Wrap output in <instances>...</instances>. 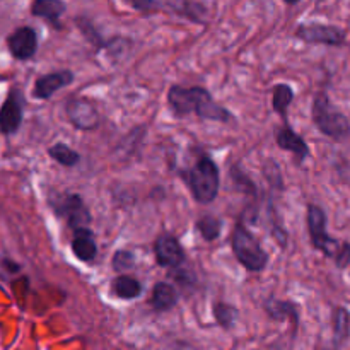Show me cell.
Returning <instances> with one entry per match:
<instances>
[{
    "instance_id": "ac0fdd59",
    "label": "cell",
    "mask_w": 350,
    "mask_h": 350,
    "mask_svg": "<svg viewBox=\"0 0 350 350\" xmlns=\"http://www.w3.org/2000/svg\"><path fill=\"white\" fill-rule=\"evenodd\" d=\"M170 9L173 14L183 16L190 19L191 23L204 24L205 7L198 2H159V10Z\"/></svg>"
},
{
    "instance_id": "5b68a950",
    "label": "cell",
    "mask_w": 350,
    "mask_h": 350,
    "mask_svg": "<svg viewBox=\"0 0 350 350\" xmlns=\"http://www.w3.org/2000/svg\"><path fill=\"white\" fill-rule=\"evenodd\" d=\"M50 207L57 217L64 219L72 231L77 229H88L91 226L92 217L91 211L85 205L84 198L79 193L64 191V193L50 195Z\"/></svg>"
},
{
    "instance_id": "cb8c5ba5",
    "label": "cell",
    "mask_w": 350,
    "mask_h": 350,
    "mask_svg": "<svg viewBox=\"0 0 350 350\" xmlns=\"http://www.w3.org/2000/svg\"><path fill=\"white\" fill-rule=\"evenodd\" d=\"M198 234L205 239V241H215V239L221 236L222 231V221L219 217H214V215H204L197 221L195 224Z\"/></svg>"
},
{
    "instance_id": "d6986e66",
    "label": "cell",
    "mask_w": 350,
    "mask_h": 350,
    "mask_svg": "<svg viewBox=\"0 0 350 350\" xmlns=\"http://www.w3.org/2000/svg\"><path fill=\"white\" fill-rule=\"evenodd\" d=\"M111 293L120 299H137L142 294V284L130 275H118L111 280Z\"/></svg>"
},
{
    "instance_id": "7a4b0ae2",
    "label": "cell",
    "mask_w": 350,
    "mask_h": 350,
    "mask_svg": "<svg viewBox=\"0 0 350 350\" xmlns=\"http://www.w3.org/2000/svg\"><path fill=\"white\" fill-rule=\"evenodd\" d=\"M176 173L198 204H211L217 198L221 176L217 164L207 152L198 150L195 159L191 161V166L188 164L187 167H180Z\"/></svg>"
},
{
    "instance_id": "277c9868",
    "label": "cell",
    "mask_w": 350,
    "mask_h": 350,
    "mask_svg": "<svg viewBox=\"0 0 350 350\" xmlns=\"http://www.w3.org/2000/svg\"><path fill=\"white\" fill-rule=\"evenodd\" d=\"M231 248L239 265L245 267L248 272L260 273L269 265V253L262 248L258 239L243 222L234 226L231 234Z\"/></svg>"
},
{
    "instance_id": "603a6c76",
    "label": "cell",
    "mask_w": 350,
    "mask_h": 350,
    "mask_svg": "<svg viewBox=\"0 0 350 350\" xmlns=\"http://www.w3.org/2000/svg\"><path fill=\"white\" fill-rule=\"evenodd\" d=\"M212 313H214L219 327H222L224 330L234 327L236 320H238V310L232 304L222 303V301H215L214 306H212Z\"/></svg>"
},
{
    "instance_id": "7402d4cb",
    "label": "cell",
    "mask_w": 350,
    "mask_h": 350,
    "mask_svg": "<svg viewBox=\"0 0 350 350\" xmlns=\"http://www.w3.org/2000/svg\"><path fill=\"white\" fill-rule=\"evenodd\" d=\"M48 156L53 161H57L58 164H62L64 167H74L77 166V163L81 161V154H79L77 150H74L70 146L62 142L51 146L50 149H48Z\"/></svg>"
},
{
    "instance_id": "9c48e42d",
    "label": "cell",
    "mask_w": 350,
    "mask_h": 350,
    "mask_svg": "<svg viewBox=\"0 0 350 350\" xmlns=\"http://www.w3.org/2000/svg\"><path fill=\"white\" fill-rule=\"evenodd\" d=\"M154 256H156L157 265L173 270L180 269L187 260V253H185L180 239L174 238L173 234H167V232L159 234L154 241Z\"/></svg>"
},
{
    "instance_id": "7c38bea8",
    "label": "cell",
    "mask_w": 350,
    "mask_h": 350,
    "mask_svg": "<svg viewBox=\"0 0 350 350\" xmlns=\"http://www.w3.org/2000/svg\"><path fill=\"white\" fill-rule=\"evenodd\" d=\"M74 82V72L68 68H62V70L50 72L41 77L36 79L33 88V96L36 99H50L57 91L64 89L65 85Z\"/></svg>"
},
{
    "instance_id": "e0dca14e",
    "label": "cell",
    "mask_w": 350,
    "mask_h": 350,
    "mask_svg": "<svg viewBox=\"0 0 350 350\" xmlns=\"http://www.w3.org/2000/svg\"><path fill=\"white\" fill-rule=\"evenodd\" d=\"M149 304L154 311H157V313L171 311L178 304L176 289L167 282H157L156 286H154L152 294H150Z\"/></svg>"
},
{
    "instance_id": "8992f818",
    "label": "cell",
    "mask_w": 350,
    "mask_h": 350,
    "mask_svg": "<svg viewBox=\"0 0 350 350\" xmlns=\"http://www.w3.org/2000/svg\"><path fill=\"white\" fill-rule=\"evenodd\" d=\"M306 222H308V231H310V239L313 248L323 253L325 256H334L335 258V255H337L342 243H338L337 239L332 238V236L328 234L327 214H325L323 208L317 204L308 205Z\"/></svg>"
},
{
    "instance_id": "484cf974",
    "label": "cell",
    "mask_w": 350,
    "mask_h": 350,
    "mask_svg": "<svg viewBox=\"0 0 350 350\" xmlns=\"http://www.w3.org/2000/svg\"><path fill=\"white\" fill-rule=\"evenodd\" d=\"M77 24H79V29L84 33V36L88 38L89 43L94 44L96 48H105L106 43L108 41H105L101 38V34L98 33V29H96L94 26H92L91 23H89V19H85V17H81V19H77Z\"/></svg>"
},
{
    "instance_id": "3957f363",
    "label": "cell",
    "mask_w": 350,
    "mask_h": 350,
    "mask_svg": "<svg viewBox=\"0 0 350 350\" xmlns=\"http://www.w3.org/2000/svg\"><path fill=\"white\" fill-rule=\"evenodd\" d=\"M311 118L314 126L335 142H344L350 137V122L347 116L332 105L325 91L318 92L311 106Z\"/></svg>"
},
{
    "instance_id": "52a82bcc",
    "label": "cell",
    "mask_w": 350,
    "mask_h": 350,
    "mask_svg": "<svg viewBox=\"0 0 350 350\" xmlns=\"http://www.w3.org/2000/svg\"><path fill=\"white\" fill-rule=\"evenodd\" d=\"M296 38L310 44H327V46H342L345 44L347 34L342 27L332 24L308 23L296 27Z\"/></svg>"
},
{
    "instance_id": "6da1fadb",
    "label": "cell",
    "mask_w": 350,
    "mask_h": 350,
    "mask_svg": "<svg viewBox=\"0 0 350 350\" xmlns=\"http://www.w3.org/2000/svg\"><path fill=\"white\" fill-rule=\"evenodd\" d=\"M167 105L176 118H187L195 115L200 120L229 123L234 120L232 113L214 101L211 92L200 85H171L167 91Z\"/></svg>"
},
{
    "instance_id": "2e32d148",
    "label": "cell",
    "mask_w": 350,
    "mask_h": 350,
    "mask_svg": "<svg viewBox=\"0 0 350 350\" xmlns=\"http://www.w3.org/2000/svg\"><path fill=\"white\" fill-rule=\"evenodd\" d=\"M67 10V5L60 0H36L31 5V14L48 21L55 29H62V16Z\"/></svg>"
},
{
    "instance_id": "ffe728a7",
    "label": "cell",
    "mask_w": 350,
    "mask_h": 350,
    "mask_svg": "<svg viewBox=\"0 0 350 350\" xmlns=\"http://www.w3.org/2000/svg\"><path fill=\"white\" fill-rule=\"evenodd\" d=\"M294 101V89L286 82H279L272 88V108L273 111L279 113L284 123L287 122V108Z\"/></svg>"
},
{
    "instance_id": "4316f807",
    "label": "cell",
    "mask_w": 350,
    "mask_h": 350,
    "mask_svg": "<svg viewBox=\"0 0 350 350\" xmlns=\"http://www.w3.org/2000/svg\"><path fill=\"white\" fill-rule=\"evenodd\" d=\"M335 265L337 269L344 270L350 265V243H342L340 248H338L337 255H335Z\"/></svg>"
},
{
    "instance_id": "4fadbf2b",
    "label": "cell",
    "mask_w": 350,
    "mask_h": 350,
    "mask_svg": "<svg viewBox=\"0 0 350 350\" xmlns=\"http://www.w3.org/2000/svg\"><path fill=\"white\" fill-rule=\"evenodd\" d=\"M275 142L280 149L293 154V156L296 157V163L299 164L311 156L306 140H304L299 133L294 132L289 126V123H284L280 129L275 130Z\"/></svg>"
},
{
    "instance_id": "ba28073f",
    "label": "cell",
    "mask_w": 350,
    "mask_h": 350,
    "mask_svg": "<svg viewBox=\"0 0 350 350\" xmlns=\"http://www.w3.org/2000/svg\"><path fill=\"white\" fill-rule=\"evenodd\" d=\"M65 113L72 125L82 132L94 130L99 125V111L88 98H72L65 105Z\"/></svg>"
},
{
    "instance_id": "9a60e30c",
    "label": "cell",
    "mask_w": 350,
    "mask_h": 350,
    "mask_svg": "<svg viewBox=\"0 0 350 350\" xmlns=\"http://www.w3.org/2000/svg\"><path fill=\"white\" fill-rule=\"evenodd\" d=\"M267 314L272 318L273 321H291L294 330H297L299 325V306L293 301L275 299V297H269L263 304Z\"/></svg>"
},
{
    "instance_id": "d4e9b609",
    "label": "cell",
    "mask_w": 350,
    "mask_h": 350,
    "mask_svg": "<svg viewBox=\"0 0 350 350\" xmlns=\"http://www.w3.org/2000/svg\"><path fill=\"white\" fill-rule=\"evenodd\" d=\"M111 267L115 272H118L120 275H123V272H129L135 267V256L129 250H118V252L113 255Z\"/></svg>"
},
{
    "instance_id": "8fae6325",
    "label": "cell",
    "mask_w": 350,
    "mask_h": 350,
    "mask_svg": "<svg viewBox=\"0 0 350 350\" xmlns=\"http://www.w3.org/2000/svg\"><path fill=\"white\" fill-rule=\"evenodd\" d=\"M7 48L16 60H29L38 51V34L33 27L21 26L9 34Z\"/></svg>"
},
{
    "instance_id": "5bb4252c",
    "label": "cell",
    "mask_w": 350,
    "mask_h": 350,
    "mask_svg": "<svg viewBox=\"0 0 350 350\" xmlns=\"http://www.w3.org/2000/svg\"><path fill=\"white\" fill-rule=\"evenodd\" d=\"M72 253L75 255V258L79 262L91 263L94 262L96 256H98V245H96L94 232L91 229H77L74 231V236H72L70 241Z\"/></svg>"
},
{
    "instance_id": "44dd1931",
    "label": "cell",
    "mask_w": 350,
    "mask_h": 350,
    "mask_svg": "<svg viewBox=\"0 0 350 350\" xmlns=\"http://www.w3.org/2000/svg\"><path fill=\"white\" fill-rule=\"evenodd\" d=\"M332 323H334V344L338 349L350 335V313L345 308L337 306L332 314Z\"/></svg>"
},
{
    "instance_id": "30bf717a",
    "label": "cell",
    "mask_w": 350,
    "mask_h": 350,
    "mask_svg": "<svg viewBox=\"0 0 350 350\" xmlns=\"http://www.w3.org/2000/svg\"><path fill=\"white\" fill-rule=\"evenodd\" d=\"M24 116V98L19 89H10L9 96L0 108V133L12 135L19 130Z\"/></svg>"
}]
</instances>
